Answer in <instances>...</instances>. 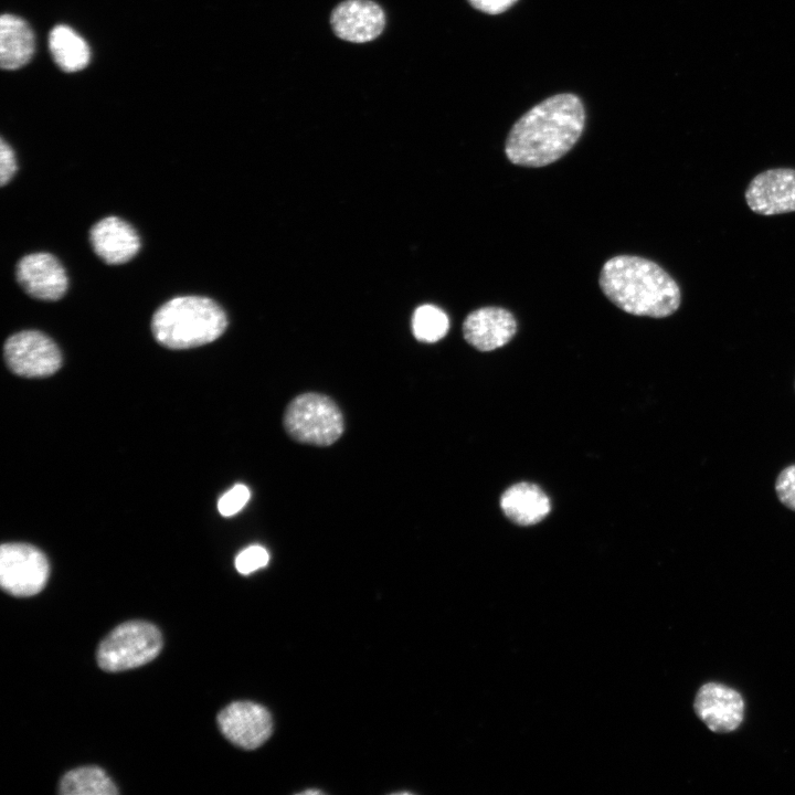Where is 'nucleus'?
<instances>
[{
    "mask_svg": "<svg viewBox=\"0 0 795 795\" xmlns=\"http://www.w3.org/2000/svg\"><path fill=\"white\" fill-rule=\"evenodd\" d=\"M585 109L574 94L553 95L524 113L511 127L505 144L510 162L544 167L563 157L580 139Z\"/></svg>",
    "mask_w": 795,
    "mask_h": 795,
    "instance_id": "1",
    "label": "nucleus"
},
{
    "mask_svg": "<svg viewBox=\"0 0 795 795\" xmlns=\"http://www.w3.org/2000/svg\"><path fill=\"white\" fill-rule=\"evenodd\" d=\"M598 283L616 307L636 316L668 317L681 303L676 280L657 263L640 256L618 255L607 259Z\"/></svg>",
    "mask_w": 795,
    "mask_h": 795,
    "instance_id": "2",
    "label": "nucleus"
},
{
    "mask_svg": "<svg viewBox=\"0 0 795 795\" xmlns=\"http://www.w3.org/2000/svg\"><path fill=\"white\" fill-rule=\"evenodd\" d=\"M226 326L223 309L202 296L174 297L160 306L151 320L153 337L169 349H189L212 342Z\"/></svg>",
    "mask_w": 795,
    "mask_h": 795,
    "instance_id": "3",
    "label": "nucleus"
},
{
    "mask_svg": "<svg viewBox=\"0 0 795 795\" xmlns=\"http://www.w3.org/2000/svg\"><path fill=\"white\" fill-rule=\"evenodd\" d=\"M284 427L298 443L329 446L340 438L344 422L339 406L327 395L308 392L292 400L284 413Z\"/></svg>",
    "mask_w": 795,
    "mask_h": 795,
    "instance_id": "4",
    "label": "nucleus"
},
{
    "mask_svg": "<svg viewBox=\"0 0 795 795\" xmlns=\"http://www.w3.org/2000/svg\"><path fill=\"white\" fill-rule=\"evenodd\" d=\"M162 644L157 626L146 621H128L116 626L100 642L97 664L109 672L137 668L153 660Z\"/></svg>",
    "mask_w": 795,
    "mask_h": 795,
    "instance_id": "5",
    "label": "nucleus"
},
{
    "mask_svg": "<svg viewBox=\"0 0 795 795\" xmlns=\"http://www.w3.org/2000/svg\"><path fill=\"white\" fill-rule=\"evenodd\" d=\"M50 564L45 554L34 545L20 542L0 547V585L17 597L40 593L46 585Z\"/></svg>",
    "mask_w": 795,
    "mask_h": 795,
    "instance_id": "6",
    "label": "nucleus"
},
{
    "mask_svg": "<svg viewBox=\"0 0 795 795\" xmlns=\"http://www.w3.org/2000/svg\"><path fill=\"white\" fill-rule=\"evenodd\" d=\"M10 370L25 378H43L55 373L62 364L59 347L46 335L24 330L10 336L3 346Z\"/></svg>",
    "mask_w": 795,
    "mask_h": 795,
    "instance_id": "7",
    "label": "nucleus"
},
{
    "mask_svg": "<svg viewBox=\"0 0 795 795\" xmlns=\"http://www.w3.org/2000/svg\"><path fill=\"white\" fill-rule=\"evenodd\" d=\"M221 733L245 750L261 746L272 734L273 719L268 710L252 701H234L218 714Z\"/></svg>",
    "mask_w": 795,
    "mask_h": 795,
    "instance_id": "8",
    "label": "nucleus"
},
{
    "mask_svg": "<svg viewBox=\"0 0 795 795\" xmlns=\"http://www.w3.org/2000/svg\"><path fill=\"white\" fill-rule=\"evenodd\" d=\"M749 208L761 215L795 211V169L776 168L755 176L745 191Z\"/></svg>",
    "mask_w": 795,
    "mask_h": 795,
    "instance_id": "9",
    "label": "nucleus"
},
{
    "mask_svg": "<svg viewBox=\"0 0 795 795\" xmlns=\"http://www.w3.org/2000/svg\"><path fill=\"white\" fill-rule=\"evenodd\" d=\"M693 707L698 718L713 732H732L743 721L742 696L722 683L708 682L701 686Z\"/></svg>",
    "mask_w": 795,
    "mask_h": 795,
    "instance_id": "10",
    "label": "nucleus"
},
{
    "mask_svg": "<svg viewBox=\"0 0 795 795\" xmlns=\"http://www.w3.org/2000/svg\"><path fill=\"white\" fill-rule=\"evenodd\" d=\"M15 274L23 290L40 300H57L65 295L68 287L64 267L49 253L23 256L17 265Z\"/></svg>",
    "mask_w": 795,
    "mask_h": 795,
    "instance_id": "11",
    "label": "nucleus"
},
{
    "mask_svg": "<svg viewBox=\"0 0 795 795\" xmlns=\"http://www.w3.org/2000/svg\"><path fill=\"white\" fill-rule=\"evenodd\" d=\"M336 35L353 43H364L381 34L385 14L370 0H347L338 4L330 17Z\"/></svg>",
    "mask_w": 795,
    "mask_h": 795,
    "instance_id": "12",
    "label": "nucleus"
},
{
    "mask_svg": "<svg viewBox=\"0 0 795 795\" xmlns=\"http://www.w3.org/2000/svg\"><path fill=\"white\" fill-rule=\"evenodd\" d=\"M517 331L513 315L501 307H481L464 320L465 340L479 351H491L508 343Z\"/></svg>",
    "mask_w": 795,
    "mask_h": 795,
    "instance_id": "13",
    "label": "nucleus"
},
{
    "mask_svg": "<svg viewBox=\"0 0 795 795\" xmlns=\"http://www.w3.org/2000/svg\"><path fill=\"white\" fill-rule=\"evenodd\" d=\"M89 241L97 256L109 265L130 261L140 248L135 229L117 216H107L95 223Z\"/></svg>",
    "mask_w": 795,
    "mask_h": 795,
    "instance_id": "14",
    "label": "nucleus"
},
{
    "mask_svg": "<svg viewBox=\"0 0 795 795\" xmlns=\"http://www.w3.org/2000/svg\"><path fill=\"white\" fill-rule=\"evenodd\" d=\"M504 513L517 524L531 526L544 519L550 511L548 496L536 485L519 483L501 496Z\"/></svg>",
    "mask_w": 795,
    "mask_h": 795,
    "instance_id": "15",
    "label": "nucleus"
},
{
    "mask_svg": "<svg viewBox=\"0 0 795 795\" xmlns=\"http://www.w3.org/2000/svg\"><path fill=\"white\" fill-rule=\"evenodd\" d=\"M34 53V35L20 17L2 14L0 19V64L4 70L25 65Z\"/></svg>",
    "mask_w": 795,
    "mask_h": 795,
    "instance_id": "16",
    "label": "nucleus"
},
{
    "mask_svg": "<svg viewBox=\"0 0 795 795\" xmlns=\"http://www.w3.org/2000/svg\"><path fill=\"white\" fill-rule=\"evenodd\" d=\"M49 46L54 61L65 72L80 71L89 62L88 44L67 25H56L52 29Z\"/></svg>",
    "mask_w": 795,
    "mask_h": 795,
    "instance_id": "17",
    "label": "nucleus"
},
{
    "mask_svg": "<svg viewBox=\"0 0 795 795\" xmlns=\"http://www.w3.org/2000/svg\"><path fill=\"white\" fill-rule=\"evenodd\" d=\"M59 792L63 795H116V784L98 766H81L66 772L60 781Z\"/></svg>",
    "mask_w": 795,
    "mask_h": 795,
    "instance_id": "18",
    "label": "nucleus"
},
{
    "mask_svg": "<svg viewBox=\"0 0 795 795\" xmlns=\"http://www.w3.org/2000/svg\"><path fill=\"white\" fill-rule=\"evenodd\" d=\"M447 315L434 305H422L415 309L412 318L414 337L423 342H436L447 333Z\"/></svg>",
    "mask_w": 795,
    "mask_h": 795,
    "instance_id": "19",
    "label": "nucleus"
},
{
    "mask_svg": "<svg viewBox=\"0 0 795 795\" xmlns=\"http://www.w3.org/2000/svg\"><path fill=\"white\" fill-rule=\"evenodd\" d=\"M269 560L268 552L261 545H251L242 550L235 558V568L243 574L247 575L252 572L264 568Z\"/></svg>",
    "mask_w": 795,
    "mask_h": 795,
    "instance_id": "20",
    "label": "nucleus"
},
{
    "mask_svg": "<svg viewBox=\"0 0 795 795\" xmlns=\"http://www.w3.org/2000/svg\"><path fill=\"white\" fill-rule=\"evenodd\" d=\"M250 496V489L243 484H237L219 499L218 509L224 517L233 516L242 510Z\"/></svg>",
    "mask_w": 795,
    "mask_h": 795,
    "instance_id": "21",
    "label": "nucleus"
},
{
    "mask_svg": "<svg viewBox=\"0 0 795 795\" xmlns=\"http://www.w3.org/2000/svg\"><path fill=\"white\" fill-rule=\"evenodd\" d=\"M775 490L780 501L795 511V465H791L780 473Z\"/></svg>",
    "mask_w": 795,
    "mask_h": 795,
    "instance_id": "22",
    "label": "nucleus"
},
{
    "mask_svg": "<svg viewBox=\"0 0 795 795\" xmlns=\"http://www.w3.org/2000/svg\"><path fill=\"white\" fill-rule=\"evenodd\" d=\"M18 169L12 148L3 140L0 141V183L6 186Z\"/></svg>",
    "mask_w": 795,
    "mask_h": 795,
    "instance_id": "23",
    "label": "nucleus"
},
{
    "mask_svg": "<svg viewBox=\"0 0 795 795\" xmlns=\"http://www.w3.org/2000/svg\"><path fill=\"white\" fill-rule=\"evenodd\" d=\"M518 0H468L471 7L491 15L507 11Z\"/></svg>",
    "mask_w": 795,
    "mask_h": 795,
    "instance_id": "24",
    "label": "nucleus"
},
{
    "mask_svg": "<svg viewBox=\"0 0 795 795\" xmlns=\"http://www.w3.org/2000/svg\"><path fill=\"white\" fill-rule=\"evenodd\" d=\"M321 792L319 789H307L303 792V794H320Z\"/></svg>",
    "mask_w": 795,
    "mask_h": 795,
    "instance_id": "25",
    "label": "nucleus"
}]
</instances>
